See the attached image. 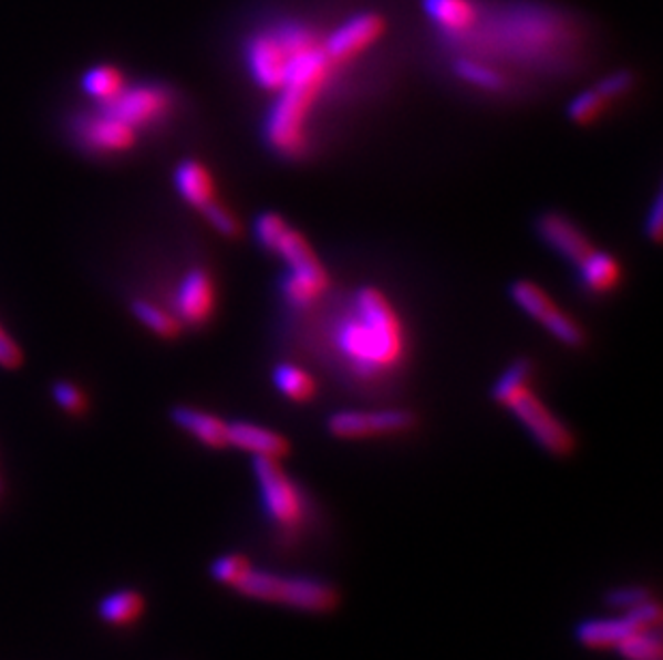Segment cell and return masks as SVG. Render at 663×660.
I'll return each mask as SVG.
<instances>
[{
    "label": "cell",
    "mask_w": 663,
    "mask_h": 660,
    "mask_svg": "<svg viewBox=\"0 0 663 660\" xmlns=\"http://www.w3.org/2000/svg\"><path fill=\"white\" fill-rule=\"evenodd\" d=\"M251 564L247 562V557L239 556V554H228V556L217 557L210 566V575L219 582V584H226V586H235L245 570L249 568Z\"/></svg>",
    "instance_id": "d6a6232c"
},
{
    "label": "cell",
    "mask_w": 663,
    "mask_h": 660,
    "mask_svg": "<svg viewBox=\"0 0 663 660\" xmlns=\"http://www.w3.org/2000/svg\"><path fill=\"white\" fill-rule=\"evenodd\" d=\"M288 221L281 217L280 212H273V210H267V212H260L253 221V237L258 244L267 251H276V247L280 243L281 237L286 234L288 230Z\"/></svg>",
    "instance_id": "1f68e13d"
},
{
    "label": "cell",
    "mask_w": 663,
    "mask_h": 660,
    "mask_svg": "<svg viewBox=\"0 0 663 660\" xmlns=\"http://www.w3.org/2000/svg\"><path fill=\"white\" fill-rule=\"evenodd\" d=\"M662 230L663 202L662 196L657 193V198H655V202H653V207H651V212H649V217H646V237H649L653 243H660V241H662Z\"/></svg>",
    "instance_id": "74e56055"
},
{
    "label": "cell",
    "mask_w": 663,
    "mask_h": 660,
    "mask_svg": "<svg viewBox=\"0 0 663 660\" xmlns=\"http://www.w3.org/2000/svg\"><path fill=\"white\" fill-rule=\"evenodd\" d=\"M386 33V20L376 11H356L324 35V50L340 67L367 54Z\"/></svg>",
    "instance_id": "30bf717a"
},
{
    "label": "cell",
    "mask_w": 663,
    "mask_h": 660,
    "mask_svg": "<svg viewBox=\"0 0 663 660\" xmlns=\"http://www.w3.org/2000/svg\"><path fill=\"white\" fill-rule=\"evenodd\" d=\"M52 397L54 401L68 410V412H80L82 406H84V399H82V392L70 383H59L52 388Z\"/></svg>",
    "instance_id": "8d00e7d4"
},
{
    "label": "cell",
    "mask_w": 663,
    "mask_h": 660,
    "mask_svg": "<svg viewBox=\"0 0 663 660\" xmlns=\"http://www.w3.org/2000/svg\"><path fill=\"white\" fill-rule=\"evenodd\" d=\"M423 15L447 43H459L477 27L481 4L477 0H421Z\"/></svg>",
    "instance_id": "7c38bea8"
},
{
    "label": "cell",
    "mask_w": 663,
    "mask_h": 660,
    "mask_svg": "<svg viewBox=\"0 0 663 660\" xmlns=\"http://www.w3.org/2000/svg\"><path fill=\"white\" fill-rule=\"evenodd\" d=\"M173 420L185 433L196 438L200 444L209 449H226L228 447V422L213 417L209 412L180 406L173 410Z\"/></svg>",
    "instance_id": "d6986e66"
},
{
    "label": "cell",
    "mask_w": 663,
    "mask_h": 660,
    "mask_svg": "<svg viewBox=\"0 0 663 660\" xmlns=\"http://www.w3.org/2000/svg\"><path fill=\"white\" fill-rule=\"evenodd\" d=\"M251 470L260 491V502L271 523L283 534H299L310 517L305 491L280 465V459L253 457Z\"/></svg>",
    "instance_id": "8992f818"
},
{
    "label": "cell",
    "mask_w": 663,
    "mask_h": 660,
    "mask_svg": "<svg viewBox=\"0 0 663 660\" xmlns=\"http://www.w3.org/2000/svg\"><path fill=\"white\" fill-rule=\"evenodd\" d=\"M625 660H662L660 628L635 630L614 648Z\"/></svg>",
    "instance_id": "d4e9b609"
},
{
    "label": "cell",
    "mask_w": 663,
    "mask_h": 660,
    "mask_svg": "<svg viewBox=\"0 0 663 660\" xmlns=\"http://www.w3.org/2000/svg\"><path fill=\"white\" fill-rule=\"evenodd\" d=\"M175 105L173 93L162 84H136L121 88L114 97L100 102V112L121 121L134 132L159 123Z\"/></svg>",
    "instance_id": "ba28073f"
},
{
    "label": "cell",
    "mask_w": 663,
    "mask_h": 660,
    "mask_svg": "<svg viewBox=\"0 0 663 660\" xmlns=\"http://www.w3.org/2000/svg\"><path fill=\"white\" fill-rule=\"evenodd\" d=\"M100 618L105 625L127 626L136 622L144 611V598L136 590H116L100 603Z\"/></svg>",
    "instance_id": "603a6c76"
},
{
    "label": "cell",
    "mask_w": 663,
    "mask_h": 660,
    "mask_svg": "<svg viewBox=\"0 0 663 660\" xmlns=\"http://www.w3.org/2000/svg\"><path fill=\"white\" fill-rule=\"evenodd\" d=\"M660 622H662V607L651 598L633 609L623 611V616L619 618H599V620L582 622L576 630V637L584 648L608 650V648H617L635 630L660 628Z\"/></svg>",
    "instance_id": "8fae6325"
},
{
    "label": "cell",
    "mask_w": 663,
    "mask_h": 660,
    "mask_svg": "<svg viewBox=\"0 0 663 660\" xmlns=\"http://www.w3.org/2000/svg\"><path fill=\"white\" fill-rule=\"evenodd\" d=\"M503 408L511 410L514 417L522 422L524 429L530 433V438L550 454L564 457L576 449V438L571 429L555 417V412L532 392L530 384H524L518 388Z\"/></svg>",
    "instance_id": "52a82bcc"
},
{
    "label": "cell",
    "mask_w": 663,
    "mask_h": 660,
    "mask_svg": "<svg viewBox=\"0 0 663 660\" xmlns=\"http://www.w3.org/2000/svg\"><path fill=\"white\" fill-rule=\"evenodd\" d=\"M20 360H22V354H20L18 346L7 335H2V331H0V365L2 367H18Z\"/></svg>",
    "instance_id": "f35d334b"
},
{
    "label": "cell",
    "mask_w": 663,
    "mask_h": 660,
    "mask_svg": "<svg viewBox=\"0 0 663 660\" xmlns=\"http://www.w3.org/2000/svg\"><path fill=\"white\" fill-rule=\"evenodd\" d=\"M273 253L280 255L288 269L308 266V264H314V262L320 260L315 255L312 244L308 243V239L301 232L292 230V228L286 230V234L281 237L280 243H278Z\"/></svg>",
    "instance_id": "4316f807"
},
{
    "label": "cell",
    "mask_w": 663,
    "mask_h": 660,
    "mask_svg": "<svg viewBox=\"0 0 663 660\" xmlns=\"http://www.w3.org/2000/svg\"><path fill=\"white\" fill-rule=\"evenodd\" d=\"M594 88L612 104L617 99H621L623 95H628L629 91L633 88V75L629 71L621 70L605 75L603 80H599L594 84Z\"/></svg>",
    "instance_id": "e575fe53"
},
{
    "label": "cell",
    "mask_w": 663,
    "mask_h": 660,
    "mask_svg": "<svg viewBox=\"0 0 663 660\" xmlns=\"http://www.w3.org/2000/svg\"><path fill=\"white\" fill-rule=\"evenodd\" d=\"M509 296L528 317H532L539 324L557 307L555 301L537 283L528 279L514 281L509 287Z\"/></svg>",
    "instance_id": "cb8c5ba5"
},
{
    "label": "cell",
    "mask_w": 663,
    "mask_h": 660,
    "mask_svg": "<svg viewBox=\"0 0 663 660\" xmlns=\"http://www.w3.org/2000/svg\"><path fill=\"white\" fill-rule=\"evenodd\" d=\"M541 326L567 348H582L584 346V331L580 328V324L573 317H569L559 307L552 310V313L541 322Z\"/></svg>",
    "instance_id": "4dcf8cb0"
},
{
    "label": "cell",
    "mask_w": 663,
    "mask_h": 660,
    "mask_svg": "<svg viewBox=\"0 0 663 660\" xmlns=\"http://www.w3.org/2000/svg\"><path fill=\"white\" fill-rule=\"evenodd\" d=\"M176 315L189 326H203L215 312V281L203 266L189 269L175 296Z\"/></svg>",
    "instance_id": "4fadbf2b"
},
{
    "label": "cell",
    "mask_w": 663,
    "mask_h": 660,
    "mask_svg": "<svg viewBox=\"0 0 663 660\" xmlns=\"http://www.w3.org/2000/svg\"><path fill=\"white\" fill-rule=\"evenodd\" d=\"M271 380L281 397H286L292 404H308L314 399L315 392H318L314 376L294 363L276 365L271 371Z\"/></svg>",
    "instance_id": "7402d4cb"
},
{
    "label": "cell",
    "mask_w": 663,
    "mask_h": 660,
    "mask_svg": "<svg viewBox=\"0 0 663 660\" xmlns=\"http://www.w3.org/2000/svg\"><path fill=\"white\" fill-rule=\"evenodd\" d=\"M123 86L125 84H123L121 71L107 67V65H97V67L86 71L82 77L84 93L97 102H105V99L114 97Z\"/></svg>",
    "instance_id": "484cf974"
},
{
    "label": "cell",
    "mask_w": 663,
    "mask_h": 660,
    "mask_svg": "<svg viewBox=\"0 0 663 660\" xmlns=\"http://www.w3.org/2000/svg\"><path fill=\"white\" fill-rule=\"evenodd\" d=\"M473 43L496 52L494 56L541 67L569 59L580 43V29L559 7L514 2L494 13L481 9L477 27L454 48H468Z\"/></svg>",
    "instance_id": "6da1fadb"
},
{
    "label": "cell",
    "mask_w": 663,
    "mask_h": 660,
    "mask_svg": "<svg viewBox=\"0 0 663 660\" xmlns=\"http://www.w3.org/2000/svg\"><path fill=\"white\" fill-rule=\"evenodd\" d=\"M532 378V365L526 358L514 360L491 386V399L503 406L518 388H522L524 384H530Z\"/></svg>",
    "instance_id": "f1b7e54d"
},
{
    "label": "cell",
    "mask_w": 663,
    "mask_h": 660,
    "mask_svg": "<svg viewBox=\"0 0 663 660\" xmlns=\"http://www.w3.org/2000/svg\"><path fill=\"white\" fill-rule=\"evenodd\" d=\"M605 600H608V605L628 611V609H633V607L651 600V594L640 586H629V588H617V590L610 591L605 596Z\"/></svg>",
    "instance_id": "d590c367"
},
{
    "label": "cell",
    "mask_w": 663,
    "mask_h": 660,
    "mask_svg": "<svg viewBox=\"0 0 663 660\" xmlns=\"http://www.w3.org/2000/svg\"><path fill=\"white\" fill-rule=\"evenodd\" d=\"M576 266H578V273H580L582 287L589 290L591 294H610L612 290L619 287V283L623 279L621 262L608 251L593 249Z\"/></svg>",
    "instance_id": "ac0fdd59"
},
{
    "label": "cell",
    "mask_w": 663,
    "mask_h": 660,
    "mask_svg": "<svg viewBox=\"0 0 663 660\" xmlns=\"http://www.w3.org/2000/svg\"><path fill=\"white\" fill-rule=\"evenodd\" d=\"M175 187L178 196L194 209L203 210L215 200V182L209 170L196 161L185 159L175 170Z\"/></svg>",
    "instance_id": "44dd1931"
},
{
    "label": "cell",
    "mask_w": 663,
    "mask_h": 660,
    "mask_svg": "<svg viewBox=\"0 0 663 660\" xmlns=\"http://www.w3.org/2000/svg\"><path fill=\"white\" fill-rule=\"evenodd\" d=\"M132 312L141 319L142 324L153 331L155 335L159 337H176L178 331H180V324L176 319L175 315H170L168 312H164L162 307L148 303V301H134L132 305Z\"/></svg>",
    "instance_id": "f546056e"
},
{
    "label": "cell",
    "mask_w": 663,
    "mask_h": 660,
    "mask_svg": "<svg viewBox=\"0 0 663 660\" xmlns=\"http://www.w3.org/2000/svg\"><path fill=\"white\" fill-rule=\"evenodd\" d=\"M537 232L543 243L555 249L571 264H578L593 251V244L587 239V234L571 219L559 212H546L537 221Z\"/></svg>",
    "instance_id": "9a60e30c"
},
{
    "label": "cell",
    "mask_w": 663,
    "mask_h": 660,
    "mask_svg": "<svg viewBox=\"0 0 663 660\" xmlns=\"http://www.w3.org/2000/svg\"><path fill=\"white\" fill-rule=\"evenodd\" d=\"M203 212H205V217L209 219L210 226H213L221 237L235 239V237L241 234V223H239V219H237L230 210L226 209V207H221L219 202L213 200L209 207L203 209Z\"/></svg>",
    "instance_id": "836d02e7"
},
{
    "label": "cell",
    "mask_w": 663,
    "mask_h": 660,
    "mask_svg": "<svg viewBox=\"0 0 663 660\" xmlns=\"http://www.w3.org/2000/svg\"><path fill=\"white\" fill-rule=\"evenodd\" d=\"M610 102L597 91V88H587L580 95H576L569 105H567V116L576 125H593L597 123L603 112L608 109Z\"/></svg>",
    "instance_id": "83f0119b"
},
{
    "label": "cell",
    "mask_w": 663,
    "mask_h": 660,
    "mask_svg": "<svg viewBox=\"0 0 663 660\" xmlns=\"http://www.w3.org/2000/svg\"><path fill=\"white\" fill-rule=\"evenodd\" d=\"M452 71L457 80H462L468 86H475L486 93H505L509 86V77L494 67L488 59L475 56L468 52L455 54L452 61Z\"/></svg>",
    "instance_id": "ffe728a7"
},
{
    "label": "cell",
    "mask_w": 663,
    "mask_h": 660,
    "mask_svg": "<svg viewBox=\"0 0 663 660\" xmlns=\"http://www.w3.org/2000/svg\"><path fill=\"white\" fill-rule=\"evenodd\" d=\"M228 447L267 459H283L290 452V442L281 433L244 420L228 422Z\"/></svg>",
    "instance_id": "e0dca14e"
},
{
    "label": "cell",
    "mask_w": 663,
    "mask_h": 660,
    "mask_svg": "<svg viewBox=\"0 0 663 660\" xmlns=\"http://www.w3.org/2000/svg\"><path fill=\"white\" fill-rule=\"evenodd\" d=\"M77 138L97 153H118L134 144L136 132L121 121L107 116L104 112H95L82 116L77 123Z\"/></svg>",
    "instance_id": "2e32d148"
},
{
    "label": "cell",
    "mask_w": 663,
    "mask_h": 660,
    "mask_svg": "<svg viewBox=\"0 0 663 660\" xmlns=\"http://www.w3.org/2000/svg\"><path fill=\"white\" fill-rule=\"evenodd\" d=\"M247 598L286 605L297 611L324 614L338 605V591L322 579L301 575H278L249 566L241 579L232 586Z\"/></svg>",
    "instance_id": "5b68a950"
},
{
    "label": "cell",
    "mask_w": 663,
    "mask_h": 660,
    "mask_svg": "<svg viewBox=\"0 0 663 660\" xmlns=\"http://www.w3.org/2000/svg\"><path fill=\"white\" fill-rule=\"evenodd\" d=\"M331 277L322 262L288 269L280 279V292L286 305L294 312H308L329 292Z\"/></svg>",
    "instance_id": "5bb4252c"
},
{
    "label": "cell",
    "mask_w": 663,
    "mask_h": 660,
    "mask_svg": "<svg viewBox=\"0 0 663 660\" xmlns=\"http://www.w3.org/2000/svg\"><path fill=\"white\" fill-rule=\"evenodd\" d=\"M331 346L342 365L361 380L395 374L408 352L402 315L379 287H359L331 331Z\"/></svg>",
    "instance_id": "7a4b0ae2"
},
{
    "label": "cell",
    "mask_w": 663,
    "mask_h": 660,
    "mask_svg": "<svg viewBox=\"0 0 663 660\" xmlns=\"http://www.w3.org/2000/svg\"><path fill=\"white\" fill-rule=\"evenodd\" d=\"M342 70L324 50V35L299 56L283 88L276 93L262 125L269 148L280 157H301L310 144V118Z\"/></svg>",
    "instance_id": "3957f363"
},
{
    "label": "cell",
    "mask_w": 663,
    "mask_h": 660,
    "mask_svg": "<svg viewBox=\"0 0 663 660\" xmlns=\"http://www.w3.org/2000/svg\"><path fill=\"white\" fill-rule=\"evenodd\" d=\"M320 33L305 20H273L245 39L244 63L251 82L267 93L283 88L288 73Z\"/></svg>",
    "instance_id": "277c9868"
},
{
    "label": "cell",
    "mask_w": 663,
    "mask_h": 660,
    "mask_svg": "<svg viewBox=\"0 0 663 660\" xmlns=\"http://www.w3.org/2000/svg\"><path fill=\"white\" fill-rule=\"evenodd\" d=\"M415 427V415L400 408L342 410L327 418V429L338 440H370L406 433Z\"/></svg>",
    "instance_id": "9c48e42d"
}]
</instances>
